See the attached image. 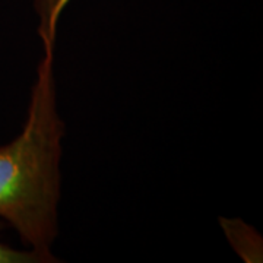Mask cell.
<instances>
[{"mask_svg": "<svg viewBox=\"0 0 263 263\" xmlns=\"http://www.w3.org/2000/svg\"><path fill=\"white\" fill-rule=\"evenodd\" d=\"M41 43L22 130L0 145V219L27 249L57 257L51 247L59 235L66 124L57 103L54 41Z\"/></svg>", "mask_w": 263, "mask_h": 263, "instance_id": "1", "label": "cell"}, {"mask_svg": "<svg viewBox=\"0 0 263 263\" xmlns=\"http://www.w3.org/2000/svg\"><path fill=\"white\" fill-rule=\"evenodd\" d=\"M2 228V224H0ZM57 257H50L32 249H16L0 240V263H57Z\"/></svg>", "mask_w": 263, "mask_h": 263, "instance_id": "4", "label": "cell"}, {"mask_svg": "<svg viewBox=\"0 0 263 263\" xmlns=\"http://www.w3.org/2000/svg\"><path fill=\"white\" fill-rule=\"evenodd\" d=\"M219 227L228 245L245 263L263 262V237L260 233L241 218H218Z\"/></svg>", "mask_w": 263, "mask_h": 263, "instance_id": "2", "label": "cell"}, {"mask_svg": "<svg viewBox=\"0 0 263 263\" xmlns=\"http://www.w3.org/2000/svg\"><path fill=\"white\" fill-rule=\"evenodd\" d=\"M70 0H34L38 16V34L41 40L56 41L57 24Z\"/></svg>", "mask_w": 263, "mask_h": 263, "instance_id": "3", "label": "cell"}]
</instances>
